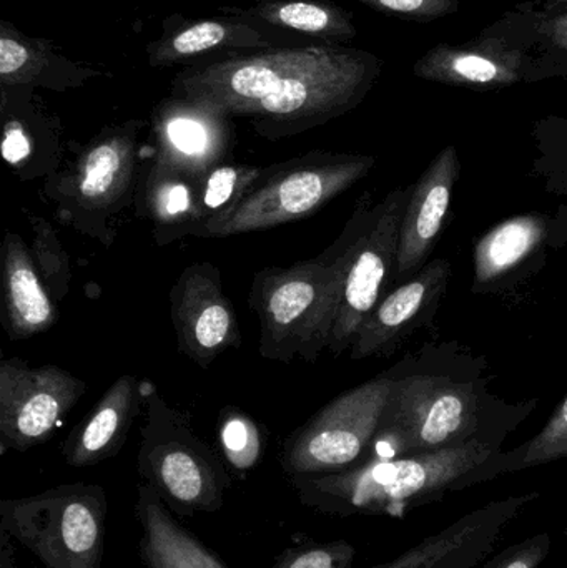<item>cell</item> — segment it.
Segmentation results:
<instances>
[{
	"label": "cell",
	"instance_id": "cell-1",
	"mask_svg": "<svg viewBox=\"0 0 567 568\" xmlns=\"http://www.w3.org/2000/svg\"><path fill=\"white\" fill-rule=\"evenodd\" d=\"M382 70V59L368 50L332 43L273 47L190 67L173 79L172 97L202 103L230 119H252L260 136L279 140L356 109Z\"/></svg>",
	"mask_w": 567,
	"mask_h": 568
},
{
	"label": "cell",
	"instance_id": "cell-2",
	"mask_svg": "<svg viewBox=\"0 0 567 568\" xmlns=\"http://www.w3.org/2000/svg\"><path fill=\"white\" fill-rule=\"evenodd\" d=\"M366 216L358 209L342 239L323 255L253 276L249 304L259 316L263 359L316 363L328 349L346 270Z\"/></svg>",
	"mask_w": 567,
	"mask_h": 568
},
{
	"label": "cell",
	"instance_id": "cell-3",
	"mask_svg": "<svg viewBox=\"0 0 567 568\" xmlns=\"http://www.w3.org/2000/svg\"><path fill=\"white\" fill-rule=\"evenodd\" d=\"M142 129V120L103 129L65 170L47 179L43 192L62 223L112 245L115 229L110 223L135 202Z\"/></svg>",
	"mask_w": 567,
	"mask_h": 568
},
{
	"label": "cell",
	"instance_id": "cell-4",
	"mask_svg": "<svg viewBox=\"0 0 567 568\" xmlns=\"http://www.w3.org/2000/svg\"><path fill=\"white\" fill-rule=\"evenodd\" d=\"M375 163L373 156L316 152L272 166L232 212L192 236L226 239L308 219L365 179Z\"/></svg>",
	"mask_w": 567,
	"mask_h": 568
},
{
	"label": "cell",
	"instance_id": "cell-5",
	"mask_svg": "<svg viewBox=\"0 0 567 568\" xmlns=\"http://www.w3.org/2000/svg\"><path fill=\"white\" fill-rule=\"evenodd\" d=\"M495 446L473 439L462 446L395 459L368 460L340 476L316 480L315 486L353 509L403 516L409 506L455 489L459 479L485 466Z\"/></svg>",
	"mask_w": 567,
	"mask_h": 568
},
{
	"label": "cell",
	"instance_id": "cell-6",
	"mask_svg": "<svg viewBox=\"0 0 567 568\" xmlns=\"http://www.w3.org/2000/svg\"><path fill=\"white\" fill-rule=\"evenodd\" d=\"M479 397L469 384L446 377L409 376L395 381L369 460L395 459L462 446L476 436Z\"/></svg>",
	"mask_w": 567,
	"mask_h": 568
},
{
	"label": "cell",
	"instance_id": "cell-7",
	"mask_svg": "<svg viewBox=\"0 0 567 568\" xmlns=\"http://www.w3.org/2000/svg\"><path fill=\"white\" fill-rule=\"evenodd\" d=\"M3 524L49 568H99L103 546V494L62 487L3 506Z\"/></svg>",
	"mask_w": 567,
	"mask_h": 568
},
{
	"label": "cell",
	"instance_id": "cell-8",
	"mask_svg": "<svg viewBox=\"0 0 567 568\" xmlns=\"http://www.w3.org/2000/svg\"><path fill=\"white\" fill-rule=\"evenodd\" d=\"M413 73L426 82L479 92L543 80L535 45L518 7L462 45L443 42L432 47L416 60Z\"/></svg>",
	"mask_w": 567,
	"mask_h": 568
},
{
	"label": "cell",
	"instance_id": "cell-9",
	"mask_svg": "<svg viewBox=\"0 0 567 568\" xmlns=\"http://www.w3.org/2000/svg\"><path fill=\"white\" fill-rule=\"evenodd\" d=\"M395 381L375 377L326 404L286 443L285 466L293 474H315L356 463L382 426Z\"/></svg>",
	"mask_w": 567,
	"mask_h": 568
},
{
	"label": "cell",
	"instance_id": "cell-10",
	"mask_svg": "<svg viewBox=\"0 0 567 568\" xmlns=\"http://www.w3.org/2000/svg\"><path fill=\"white\" fill-rule=\"evenodd\" d=\"M409 189L395 190L366 216L346 270L342 301L326 349L333 356L350 351L363 321L386 296L388 283H395L399 229Z\"/></svg>",
	"mask_w": 567,
	"mask_h": 568
},
{
	"label": "cell",
	"instance_id": "cell-11",
	"mask_svg": "<svg viewBox=\"0 0 567 568\" xmlns=\"http://www.w3.org/2000/svg\"><path fill=\"white\" fill-rule=\"evenodd\" d=\"M85 383L62 367L0 363V446L27 450L52 434L85 394Z\"/></svg>",
	"mask_w": 567,
	"mask_h": 568
},
{
	"label": "cell",
	"instance_id": "cell-12",
	"mask_svg": "<svg viewBox=\"0 0 567 568\" xmlns=\"http://www.w3.org/2000/svg\"><path fill=\"white\" fill-rule=\"evenodd\" d=\"M142 396L146 424L140 463L176 503H203L215 483L209 449L193 436L186 416L172 409L152 384L142 383Z\"/></svg>",
	"mask_w": 567,
	"mask_h": 568
},
{
	"label": "cell",
	"instance_id": "cell-13",
	"mask_svg": "<svg viewBox=\"0 0 567 568\" xmlns=\"http://www.w3.org/2000/svg\"><path fill=\"white\" fill-rule=\"evenodd\" d=\"M170 316L180 353L196 366L206 369L220 354L242 344L235 310L212 263L183 270L170 290Z\"/></svg>",
	"mask_w": 567,
	"mask_h": 568
},
{
	"label": "cell",
	"instance_id": "cell-14",
	"mask_svg": "<svg viewBox=\"0 0 567 568\" xmlns=\"http://www.w3.org/2000/svg\"><path fill=\"white\" fill-rule=\"evenodd\" d=\"M155 165L203 176L226 163L232 149L230 116L193 100L170 97L153 110Z\"/></svg>",
	"mask_w": 567,
	"mask_h": 568
},
{
	"label": "cell",
	"instance_id": "cell-15",
	"mask_svg": "<svg viewBox=\"0 0 567 568\" xmlns=\"http://www.w3.org/2000/svg\"><path fill=\"white\" fill-rule=\"evenodd\" d=\"M459 173L458 152L446 146L435 156L418 182L409 186L402 229L395 283H405L422 272L445 225Z\"/></svg>",
	"mask_w": 567,
	"mask_h": 568
},
{
	"label": "cell",
	"instance_id": "cell-16",
	"mask_svg": "<svg viewBox=\"0 0 567 568\" xmlns=\"http://www.w3.org/2000/svg\"><path fill=\"white\" fill-rule=\"evenodd\" d=\"M449 275L452 266L446 260H433L408 282L386 294L363 321L350 347V357L360 361L392 353L406 334L435 314Z\"/></svg>",
	"mask_w": 567,
	"mask_h": 568
},
{
	"label": "cell",
	"instance_id": "cell-17",
	"mask_svg": "<svg viewBox=\"0 0 567 568\" xmlns=\"http://www.w3.org/2000/svg\"><path fill=\"white\" fill-rule=\"evenodd\" d=\"M275 43L253 20L243 17L189 20L172 16L163 22V32L146 47L150 67L179 65L195 57L229 50H266Z\"/></svg>",
	"mask_w": 567,
	"mask_h": 568
},
{
	"label": "cell",
	"instance_id": "cell-18",
	"mask_svg": "<svg viewBox=\"0 0 567 568\" xmlns=\"http://www.w3.org/2000/svg\"><path fill=\"white\" fill-rule=\"evenodd\" d=\"M0 92L3 160L23 179H49L57 172L62 153L52 116L33 103L32 87H0Z\"/></svg>",
	"mask_w": 567,
	"mask_h": 568
},
{
	"label": "cell",
	"instance_id": "cell-19",
	"mask_svg": "<svg viewBox=\"0 0 567 568\" xmlns=\"http://www.w3.org/2000/svg\"><path fill=\"white\" fill-rule=\"evenodd\" d=\"M100 70L73 62L50 40L36 39L0 20V87H40L67 92L85 85Z\"/></svg>",
	"mask_w": 567,
	"mask_h": 568
},
{
	"label": "cell",
	"instance_id": "cell-20",
	"mask_svg": "<svg viewBox=\"0 0 567 568\" xmlns=\"http://www.w3.org/2000/svg\"><path fill=\"white\" fill-rule=\"evenodd\" d=\"M3 310L10 339H29L50 329L57 307L42 282L30 250L16 233L9 232L2 246Z\"/></svg>",
	"mask_w": 567,
	"mask_h": 568
},
{
	"label": "cell",
	"instance_id": "cell-21",
	"mask_svg": "<svg viewBox=\"0 0 567 568\" xmlns=\"http://www.w3.org/2000/svg\"><path fill=\"white\" fill-rule=\"evenodd\" d=\"M142 383L135 376H122L103 393L95 409L77 427L65 446V459L72 466H90L105 459L122 446L130 424L142 403Z\"/></svg>",
	"mask_w": 567,
	"mask_h": 568
},
{
	"label": "cell",
	"instance_id": "cell-22",
	"mask_svg": "<svg viewBox=\"0 0 567 568\" xmlns=\"http://www.w3.org/2000/svg\"><path fill=\"white\" fill-rule=\"evenodd\" d=\"M551 235V219L538 213L505 220L475 248V290L498 284L538 255Z\"/></svg>",
	"mask_w": 567,
	"mask_h": 568
},
{
	"label": "cell",
	"instance_id": "cell-23",
	"mask_svg": "<svg viewBox=\"0 0 567 568\" xmlns=\"http://www.w3.org/2000/svg\"><path fill=\"white\" fill-rule=\"evenodd\" d=\"M202 176L173 172L153 163L136 189V215L153 223L156 243L190 236L196 225V195Z\"/></svg>",
	"mask_w": 567,
	"mask_h": 568
},
{
	"label": "cell",
	"instance_id": "cell-24",
	"mask_svg": "<svg viewBox=\"0 0 567 568\" xmlns=\"http://www.w3.org/2000/svg\"><path fill=\"white\" fill-rule=\"evenodd\" d=\"M235 16L325 42H350L356 30L352 13L330 0H260Z\"/></svg>",
	"mask_w": 567,
	"mask_h": 568
},
{
	"label": "cell",
	"instance_id": "cell-25",
	"mask_svg": "<svg viewBox=\"0 0 567 568\" xmlns=\"http://www.w3.org/2000/svg\"><path fill=\"white\" fill-rule=\"evenodd\" d=\"M143 552L150 568H223L179 524L170 519L152 487L140 489Z\"/></svg>",
	"mask_w": 567,
	"mask_h": 568
},
{
	"label": "cell",
	"instance_id": "cell-26",
	"mask_svg": "<svg viewBox=\"0 0 567 568\" xmlns=\"http://www.w3.org/2000/svg\"><path fill=\"white\" fill-rule=\"evenodd\" d=\"M266 170L269 169H262V166L222 163L206 172L199 183L196 225L193 226L192 233L199 226L232 212L252 192L253 186L262 180Z\"/></svg>",
	"mask_w": 567,
	"mask_h": 568
},
{
	"label": "cell",
	"instance_id": "cell-27",
	"mask_svg": "<svg viewBox=\"0 0 567 568\" xmlns=\"http://www.w3.org/2000/svg\"><path fill=\"white\" fill-rule=\"evenodd\" d=\"M522 12L526 32L535 45L543 80L563 77L567 80V13H545L535 3L516 6Z\"/></svg>",
	"mask_w": 567,
	"mask_h": 568
},
{
	"label": "cell",
	"instance_id": "cell-28",
	"mask_svg": "<svg viewBox=\"0 0 567 568\" xmlns=\"http://www.w3.org/2000/svg\"><path fill=\"white\" fill-rule=\"evenodd\" d=\"M30 225L33 230V242L30 255L39 270L42 282L49 290L50 296L62 301L69 293L70 273L69 256L62 248L55 230L42 216H32Z\"/></svg>",
	"mask_w": 567,
	"mask_h": 568
},
{
	"label": "cell",
	"instance_id": "cell-29",
	"mask_svg": "<svg viewBox=\"0 0 567 568\" xmlns=\"http://www.w3.org/2000/svg\"><path fill=\"white\" fill-rule=\"evenodd\" d=\"M519 450L522 453L516 460L515 469L543 466L567 457V397L553 414L545 429Z\"/></svg>",
	"mask_w": 567,
	"mask_h": 568
},
{
	"label": "cell",
	"instance_id": "cell-30",
	"mask_svg": "<svg viewBox=\"0 0 567 568\" xmlns=\"http://www.w3.org/2000/svg\"><path fill=\"white\" fill-rule=\"evenodd\" d=\"M383 16L413 22H433L458 12L459 0H358Z\"/></svg>",
	"mask_w": 567,
	"mask_h": 568
},
{
	"label": "cell",
	"instance_id": "cell-31",
	"mask_svg": "<svg viewBox=\"0 0 567 568\" xmlns=\"http://www.w3.org/2000/svg\"><path fill=\"white\" fill-rule=\"evenodd\" d=\"M222 443L225 453L236 466H249L259 453V433L253 420L243 414H233L223 420Z\"/></svg>",
	"mask_w": 567,
	"mask_h": 568
},
{
	"label": "cell",
	"instance_id": "cell-32",
	"mask_svg": "<svg viewBox=\"0 0 567 568\" xmlns=\"http://www.w3.org/2000/svg\"><path fill=\"white\" fill-rule=\"evenodd\" d=\"M549 537L538 536L529 542L509 549L488 568H536L549 552Z\"/></svg>",
	"mask_w": 567,
	"mask_h": 568
},
{
	"label": "cell",
	"instance_id": "cell-33",
	"mask_svg": "<svg viewBox=\"0 0 567 568\" xmlns=\"http://www.w3.org/2000/svg\"><path fill=\"white\" fill-rule=\"evenodd\" d=\"M352 554L345 546L320 547L300 554L286 568H346L352 562Z\"/></svg>",
	"mask_w": 567,
	"mask_h": 568
},
{
	"label": "cell",
	"instance_id": "cell-34",
	"mask_svg": "<svg viewBox=\"0 0 567 568\" xmlns=\"http://www.w3.org/2000/svg\"><path fill=\"white\" fill-rule=\"evenodd\" d=\"M533 3L545 13H567V0H533Z\"/></svg>",
	"mask_w": 567,
	"mask_h": 568
},
{
	"label": "cell",
	"instance_id": "cell-35",
	"mask_svg": "<svg viewBox=\"0 0 567 568\" xmlns=\"http://www.w3.org/2000/svg\"><path fill=\"white\" fill-rule=\"evenodd\" d=\"M259 2H260V0H259Z\"/></svg>",
	"mask_w": 567,
	"mask_h": 568
}]
</instances>
